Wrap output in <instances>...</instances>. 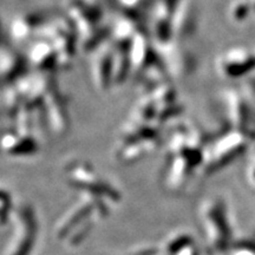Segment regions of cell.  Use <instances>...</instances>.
Masks as SVG:
<instances>
[{"label": "cell", "mask_w": 255, "mask_h": 255, "mask_svg": "<svg viewBox=\"0 0 255 255\" xmlns=\"http://www.w3.org/2000/svg\"><path fill=\"white\" fill-rule=\"evenodd\" d=\"M251 4H252V9L255 12V0H251Z\"/></svg>", "instance_id": "obj_1"}, {"label": "cell", "mask_w": 255, "mask_h": 255, "mask_svg": "<svg viewBox=\"0 0 255 255\" xmlns=\"http://www.w3.org/2000/svg\"><path fill=\"white\" fill-rule=\"evenodd\" d=\"M254 177H255V171H254Z\"/></svg>", "instance_id": "obj_2"}]
</instances>
